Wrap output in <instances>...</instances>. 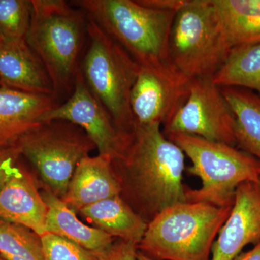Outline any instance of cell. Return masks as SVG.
<instances>
[{"label":"cell","instance_id":"cell-30","mask_svg":"<svg viewBox=\"0 0 260 260\" xmlns=\"http://www.w3.org/2000/svg\"><path fill=\"white\" fill-rule=\"evenodd\" d=\"M0 260H5L4 258L1 255H0Z\"/></svg>","mask_w":260,"mask_h":260},{"label":"cell","instance_id":"cell-31","mask_svg":"<svg viewBox=\"0 0 260 260\" xmlns=\"http://www.w3.org/2000/svg\"><path fill=\"white\" fill-rule=\"evenodd\" d=\"M2 86H3V85H2L1 82H0V87H2Z\"/></svg>","mask_w":260,"mask_h":260},{"label":"cell","instance_id":"cell-18","mask_svg":"<svg viewBox=\"0 0 260 260\" xmlns=\"http://www.w3.org/2000/svg\"><path fill=\"white\" fill-rule=\"evenodd\" d=\"M97 229L119 240L138 246L148 223L121 196L102 200L80 210Z\"/></svg>","mask_w":260,"mask_h":260},{"label":"cell","instance_id":"cell-12","mask_svg":"<svg viewBox=\"0 0 260 260\" xmlns=\"http://www.w3.org/2000/svg\"><path fill=\"white\" fill-rule=\"evenodd\" d=\"M214 242L210 260H234L245 246L260 241V186L244 182L238 186L226 221Z\"/></svg>","mask_w":260,"mask_h":260},{"label":"cell","instance_id":"cell-6","mask_svg":"<svg viewBox=\"0 0 260 260\" xmlns=\"http://www.w3.org/2000/svg\"><path fill=\"white\" fill-rule=\"evenodd\" d=\"M80 69L87 86L121 134L135 125L129 97L140 66L88 15V39Z\"/></svg>","mask_w":260,"mask_h":260},{"label":"cell","instance_id":"cell-23","mask_svg":"<svg viewBox=\"0 0 260 260\" xmlns=\"http://www.w3.org/2000/svg\"><path fill=\"white\" fill-rule=\"evenodd\" d=\"M32 8L31 0H0V41L25 40Z\"/></svg>","mask_w":260,"mask_h":260},{"label":"cell","instance_id":"cell-33","mask_svg":"<svg viewBox=\"0 0 260 260\" xmlns=\"http://www.w3.org/2000/svg\"><path fill=\"white\" fill-rule=\"evenodd\" d=\"M0 220H1V219H0Z\"/></svg>","mask_w":260,"mask_h":260},{"label":"cell","instance_id":"cell-13","mask_svg":"<svg viewBox=\"0 0 260 260\" xmlns=\"http://www.w3.org/2000/svg\"><path fill=\"white\" fill-rule=\"evenodd\" d=\"M0 82L19 91L54 96L45 67L25 39L0 41Z\"/></svg>","mask_w":260,"mask_h":260},{"label":"cell","instance_id":"cell-2","mask_svg":"<svg viewBox=\"0 0 260 260\" xmlns=\"http://www.w3.org/2000/svg\"><path fill=\"white\" fill-rule=\"evenodd\" d=\"M31 1L25 42L45 67L60 104L74 90L88 39V15L64 0Z\"/></svg>","mask_w":260,"mask_h":260},{"label":"cell","instance_id":"cell-19","mask_svg":"<svg viewBox=\"0 0 260 260\" xmlns=\"http://www.w3.org/2000/svg\"><path fill=\"white\" fill-rule=\"evenodd\" d=\"M228 47L260 43V0H213Z\"/></svg>","mask_w":260,"mask_h":260},{"label":"cell","instance_id":"cell-11","mask_svg":"<svg viewBox=\"0 0 260 260\" xmlns=\"http://www.w3.org/2000/svg\"><path fill=\"white\" fill-rule=\"evenodd\" d=\"M69 121L86 133L99 155L114 160L120 153L124 134L119 133L102 104L89 90L80 69L75 79L74 90L65 102L44 113L40 122Z\"/></svg>","mask_w":260,"mask_h":260},{"label":"cell","instance_id":"cell-26","mask_svg":"<svg viewBox=\"0 0 260 260\" xmlns=\"http://www.w3.org/2000/svg\"><path fill=\"white\" fill-rule=\"evenodd\" d=\"M137 253V245L119 239L107 251L97 257L99 260H138Z\"/></svg>","mask_w":260,"mask_h":260},{"label":"cell","instance_id":"cell-9","mask_svg":"<svg viewBox=\"0 0 260 260\" xmlns=\"http://www.w3.org/2000/svg\"><path fill=\"white\" fill-rule=\"evenodd\" d=\"M235 127L234 112L213 76L200 77L191 78L187 100L162 133L196 135L235 147Z\"/></svg>","mask_w":260,"mask_h":260},{"label":"cell","instance_id":"cell-21","mask_svg":"<svg viewBox=\"0 0 260 260\" xmlns=\"http://www.w3.org/2000/svg\"><path fill=\"white\" fill-rule=\"evenodd\" d=\"M219 87H238L257 92L260 96V43L231 49L226 59L213 75Z\"/></svg>","mask_w":260,"mask_h":260},{"label":"cell","instance_id":"cell-28","mask_svg":"<svg viewBox=\"0 0 260 260\" xmlns=\"http://www.w3.org/2000/svg\"><path fill=\"white\" fill-rule=\"evenodd\" d=\"M234 260H260V241L250 250L241 253Z\"/></svg>","mask_w":260,"mask_h":260},{"label":"cell","instance_id":"cell-32","mask_svg":"<svg viewBox=\"0 0 260 260\" xmlns=\"http://www.w3.org/2000/svg\"><path fill=\"white\" fill-rule=\"evenodd\" d=\"M259 186H260V181H259Z\"/></svg>","mask_w":260,"mask_h":260},{"label":"cell","instance_id":"cell-4","mask_svg":"<svg viewBox=\"0 0 260 260\" xmlns=\"http://www.w3.org/2000/svg\"><path fill=\"white\" fill-rule=\"evenodd\" d=\"M140 66L169 61V37L177 12L148 8L137 0H73Z\"/></svg>","mask_w":260,"mask_h":260},{"label":"cell","instance_id":"cell-27","mask_svg":"<svg viewBox=\"0 0 260 260\" xmlns=\"http://www.w3.org/2000/svg\"><path fill=\"white\" fill-rule=\"evenodd\" d=\"M137 2L153 9L178 12L185 4L186 0H137Z\"/></svg>","mask_w":260,"mask_h":260},{"label":"cell","instance_id":"cell-25","mask_svg":"<svg viewBox=\"0 0 260 260\" xmlns=\"http://www.w3.org/2000/svg\"><path fill=\"white\" fill-rule=\"evenodd\" d=\"M21 156L18 144L0 148V190L14 175Z\"/></svg>","mask_w":260,"mask_h":260},{"label":"cell","instance_id":"cell-17","mask_svg":"<svg viewBox=\"0 0 260 260\" xmlns=\"http://www.w3.org/2000/svg\"><path fill=\"white\" fill-rule=\"evenodd\" d=\"M42 196L47 205V232L64 238L96 256L113 245L114 237L82 223L61 198L50 191H44Z\"/></svg>","mask_w":260,"mask_h":260},{"label":"cell","instance_id":"cell-16","mask_svg":"<svg viewBox=\"0 0 260 260\" xmlns=\"http://www.w3.org/2000/svg\"><path fill=\"white\" fill-rule=\"evenodd\" d=\"M121 193L112 159L105 155H88L78 164L61 200L80 211L102 200L120 196Z\"/></svg>","mask_w":260,"mask_h":260},{"label":"cell","instance_id":"cell-22","mask_svg":"<svg viewBox=\"0 0 260 260\" xmlns=\"http://www.w3.org/2000/svg\"><path fill=\"white\" fill-rule=\"evenodd\" d=\"M0 255L5 260H45L40 236L27 228L2 220Z\"/></svg>","mask_w":260,"mask_h":260},{"label":"cell","instance_id":"cell-3","mask_svg":"<svg viewBox=\"0 0 260 260\" xmlns=\"http://www.w3.org/2000/svg\"><path fill=\"white\" fill-rule=\"evenodd\" d=\"M233 205L185 202L172 205L149 222L137 249L154 260H210Z\"/></svg>","mask_w":260,"mask_h":260},{"label":"cell","instance_id":"cell-24","mask_svg":"<svg viewBox=\"0 0 260 260\" xmlns=\"http://www.w3.org/2000/svg\"><path fill=\"white\" fill-rule=\"evenodd\" d=\"M45 260H99L74 243L51 233L41 236Z\"/></svg>","mask_w":260,"mask_h":260},{"label":"cell","instance_id":"cell-10","mask_svg":"<svg viewBox=\"0 0 260 260\" xmlns=\"http://www.w3.org/2000/svg\"><path fill=\"white\" fill-rule=\"evenodd\" d=\"M190 80L170 61L140 66L129 97L135 124H167L187 100Z\"/></svg>","mask_w":260,"mask_h":260},{"label":"cell","instance_id":"cell-5","mask_svg":"<svg viewBox=\"0 0 260 260\" xmlns=\"http://www.w3.org/2000/svg\"><path fill=\"white\" fill-rule=\"evenodd\" d=\"M192 162L187 169L201 179L198 189H185L186 202L218 206L234 204L238 186L260 181V161L234 146L184 133L165 135Z\"/></svg>","mask_w":260,"mask_h":260},{"label":"cell","instance_id":"cell-29","mask_svg":"<svg viewBox=\"0 0 260 260\" xmlns=\"http://www.w3.org/2000/svg\"><path fill=\"white\" fill-rule=\"evenodd\" d=\"M137 259L138 260H154L151 258L148 257V256H145L143 253L140 252L138 251L137 253Z\"/></svg>","mask_w":260,"mask_h":260},{"label":"cell","instance_id":"cell-15","mask_svg":"<svg viewBox=\"0 0 260 260\" xmlns=\"http://www.w3.org/2000/svg\"><path fill=\"white\" fill-rule=\"evenodd\" d=\"M59 103L51 95L0 87V148L17 145L40 124L41 116Z\"/></svg>","mask_w":260,"mask_h":260},{"label":"cell","instance_id":"cell-7","mask_svg":"<svg viewBox=\"0 0 260 260\" xmlns=\"http://www.w3.org/2000/svg\"><path fill=\"white\" fill-rule=\"evenodd\" d=\"M169 61L189 78L213 76L230 48L213 0H186L176 13L169 37Z\"/></svg>","mask_w":260,"mask_h":260},{"label":"cell","instance_id":"cell-20","mask_svg":"<svg viewBox=\"0 0 260 260\" xmlns=\"http://www.w3.org/2000/svg\"><path fill=\"white\" fill-rule=\"evenodd\" d=\"M236 118L237 145L260 161V96L248 89L220 87Z\"/></svg>","mask_w":260,"mask_h":260},{"label":"cell","instance_id":"cell-8","mask_svg":"<svg viewBox=\"0 0 260 260\" xmlns=\"http://www.w3.org/2000/svg\"><path fill=\"white\" fill-rule=\"evenodd\" d=\"M17 144L51 192L61 199L80 160L95 148L81 128L63 120L41 122Z\"/></svg>","mask_w":260,"mask_h":260},{"label":"cell","instance_id":"cell-1","mask_svg":"<svg viewBox=\"0 0 260 260\" xmlns=\"http://www.w3.org/2000/svg\"><path fill=\"white\" fill-rule=\"evenodd\" d=\"M160 126L135 124L124 135L120 153L112 160L121 198L147 223L166 208L186 202L184 153Z\"/></svg>","mask_w":260,"mask_h":260},{"label":"cell","instance_id":"cell-14","mask_svg":"<svg viewBox=\"0 0 260 260\" xmlns=\"http://www.w3.org/2000/svg\"><path fill=\"white\" fill-rule=\"evenodd\" d=\"M47 205L34 179L20 162L14 175L0 190V219L30 229L39 236L47 233Z\"/></svg>","mask_w":260,"mask_h":260}]
</instances>
